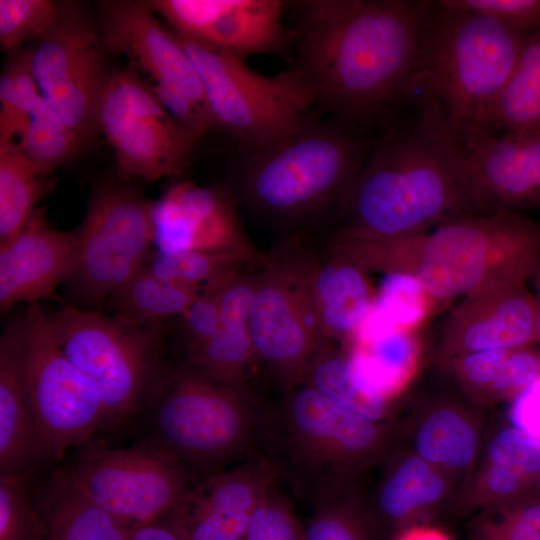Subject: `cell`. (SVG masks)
Segmentation results:
<instances>
[{"label": "cell", "mask_w": 540, "mask_h": 540, "mask_svg": "<svg viewBox=\"0 0 540 540\" xmlns=\"http://www.w3.org/2000/svg\"><path fill=\"white\" fill-rule=\"evenodd\" d=\"M430 2H301L293 66L316 106L367 128L410 103L420 92V41Z\"/></svg>", "instance_id": "6da1fadb"}, {"label": "cell", "mask_w": 540, "mask_h": 540, "mask_svg": "<svg viewBox=\"0 0 540 540\" xmlns=\"http://www.w3.org/2000/svg\"><path fill=\"white\" fill-rule=\"evenodd\" d=\"M382 124L332 213L333 247L389 244L478 210L465 150L432 96L419 92Z\"/></svg>", "instance_id": "7a4b0ae2"}, {"label": "cell", "mask_w": 540, "mask_h": 540, "mask_svg": "<svg viewBox=\"0 0 540 540\" xmlns=\"http://www.w3.org/2000/svg\"><path fill=\"white\" fill-rule=\"evenodd\" d=\"M370 151L366 127L314 115L282 140L246 151L237 196L284 237H302L332 215Z\"/></svg>", "instance_id": "3957f363"}, {"label": "cell", "mask_w": 540, "mask_h": 540, "mask_svg": "<svg viewBox=\"0 0 540 540\" xmlns=\"http://www.w3.org/2000/svg\"><path fill=\"white\" fill-rule=\"evenodd\" d=\"M146 440L196 484L242 458L265 455L273 404L249 382L217 380L184 362L168 368L146 406Z\"/></svg>", "instance_id": "277c9868"}, {"label": "cell", "mask_w": 540, "mask_h": 540, "mask_svg": "<svg viewBox=\"0 0 540 540\" xmlns=\"http://www.w3.org/2000/svg\"><path fill=\"white\" fill-rule=\"evenodd\" d=\"M530 36L484 15L430 2L423 22L418 88L432 96L461 140L488 116Z\"/></svg>", "instance_id": "5b68a950"}, {"label": "cell", "mask_w": 540, "mask_h": 540, "mask_svg": "<svg viewBox=\"0 0 540 540\" xmlns=\"http://www.w3.org/2000/svg\"><path fill=\"white\" fill-rule=\"evenodd\" d=\"M380 422L359 416L306 384L273 404L265 455L280 479L309 501L350 486L386 443Z\"/></svg>", "instance_id": "8992f818"}, {"label": "cell", "mask_w": 540, "mask_h": 540, "mask_svg": "<svg viewBox=\"0 0 540 540\" xmlns=\"http://www.w3.org/2000/svg\"><path fill=\"white\" fill-rule=\"evenodd\" d=\"M317 255L302 237H284L261 260L249 334L259 363L287 393L305 384L330 345L314 294Z\"/></svg>", "instance_id": "52a82bcc"}, {"label": "cell", "mask_w": 540, "mask_h": 540, "mask_svg": "<svg viewBox=\"0 0 540 540\" xmlns=\"http://www.w3.org/2000/svg\"><path fill=\"white\" fill-rule=\"evenodd\" d=\"M48 316L61 350L96 388L110 429L146 408L168 369L160 359L162 324L134 326L71 305Z\"/></svg>", "instance_id": "ba28073f"}, {"label": "cell", "mask_w": 540, "mask_h": 540, "mask_svg": "<svg viewBox=\"0 0 540 540\" xmlns=\"http://www.w3.org/2000/svg\"><path fill=\"white\" fill-rule=\"evenodd\" d=\"M174 36L201 78L221 131L240 141L245 151L282 140L315 115L312 90L294 66L268 76L225 51Z\"/></svg>", "instance_id": "9c48e42d"}, {"label": "cell", "mask_w": 540, "mask_h": 540, "mask_svg": "<svg viewBox=\"0 0 540 540\" xmlns=\"http://www.w3.org/2000/svg\"><path fill=\"white\" fill-rule=\"evenodd\" d=\"M13 328L21 382L38 427L43 460H61L68 450L110 430L96 388L61 350L41 307L30 305Z\"/></svg>", "instance_id": "30bf717a"}, {"label": "cell", "mask_w": 540, "mask_h": 540, "mask_svg": "<svg viewBox=\"0 0 540 540\" xmlns=\"http://www.w3.org/2000/svg\"><path fill=\"white\" fill-rule=\"evenodd\" d=\"M76 455L54 476L133 528L158 521L192 486L181 467L147 441L129 448L90 441Z\"/></svg>", "instance_id": "8fae6325"}, {"label": "cell", "mask_w": 540, "mask_h": 540, "mask_svg": "<svg viewBox=\"0 0 540 540\" xmlns=\"http://www.w3.org/2000/svg\"><path fill=\"white\" fill-rule=\"evenodd\" d=\"M96 125L115 152L119 172L147 181L180 175L198 139L176 122L132 66L107 76Z\"/></svg>", "instance_id": "7c38bea8"}, {"label": "cell", "mask_w": 540, "mask_h": 540, "mask_svg": "<svg viewBox=\"0 0 540 540\" xmlns=\"http://www.w3.org/2000/svg\"><path fill=\"white\" fill-rule=\"evenodd\" d=\"M152 203L112 184L93 194L84 221L75 231L68 279L85 302L112 295L148 261L154 247Z\"/></svg>", "instance_id": "4fadbf2b"}, {"label": "cell", "mask_w": 540, "mask_h": 540, "mask_svg": "<svg viewBox=\"0 0 540 540\" xmlns=\"http://www.w3.org/2000/svg\"><path fill=\"white\" fill-rule=\"evenodd\" d=\"M30 51L41 95L83 142L97 128V106L108 76L96 35L65 12Z\"/></svg>", "instance_id": "5bb4252c"}, {"label": "cell", "mask_w": 540, "mask_h": 540, "mask_svg": "<svg viewBox=\"0 0 540 540\" xmlns=\"http://www.w3.org/2000/svg\"><path fill=\"white\" fill-rule=\"evenodd\" d=\"M280 474L256 455L193 484L159 521L182 540H242L255 509Z\"/></svg>", "instance_id": "9a60e30c"}, {"label": "cell", "mask_w": 540, "mask_h": 540, "mask_svg": "<svg viewBox=\"0 0 540 540\" xmlns=\"http://www.w3.org/2000/svg\"><path fill=\"white\" fill-rule=\"evenodd\" d=\"M151 219L155 251L232 253L252 261L257 257L228 189L176 183L152 203Z\"/></svg>", "instance_id": "2e32d148"}, {"label": "cell", "mask_w": 540, "mask_h": 540, "mask_svg": "<svg viewBox=\"0 0 540 540\" xmlns=\"http://www.w3.org/2000/svg\"><path fill=\"white\" fill-rule=\"evenodd\" d=\"M510 219L462 217L439 224L421 245L411 271L430 299L449 300L478 289L493 263L494 245L509 229Z\"/></svg>", "instance_id": "e0dca14e"}, {"label": "cell", "mask_w": 540, "mask_h": 540, "mask_svg": "<svg viewBox=\"0 0 540 540\" xmlns=\"http://www.w3.org/2000/svg\"><path fill=\"white\" fill-rule=\"evenodd\" d=\"M153 12L149 2H104L102 44L113 53L126 55L132 67L152 82H166L179 88L213 116L195 66L174 34L160 25Z\"/></svg>", "instance_id": "ac0fdd59"}, {"label": "cell", "mask_w": 540, "mask_h": 540, "mask_svg": "<svg viewBox=\"0 0 540 540\" xmlns=\"http://www.w3.org/2000/svg\"><path fill=\"white\" fill-rule=\"evenodd\" d=\"M460 142L478 210L540 201V132L498 136L473 130Z\"/></svg>", "instance_id": "d6986e66"}, {"label": "cell", "mask_w": 540, "mask_h": 540, "mask_svg": "<svg viewBox=\"0 0 540 540\" xmlns=\"http://www.w3.org/2000/svg\"><path fill=\"white\" fill-rule=\"evenodd\" d=\"M76 232L52 228L45 208H36L20 231L0 246V311L19 302L30 305L55 297L58 285L68 281Z\"/></svg>", "instance_id": "ffe728a7"}, {"label": "cell", "mask_w": 540, "mask_h": 540, "mask_svg": "<svg viewBox=\"0 0 540 540\" xmlns=\"http://www.w3.org/2000/svg\"><path fill=\"white\" fill-rule=\"evenodd\" d=\"M42 460L40 435L21 382L11 327L0 341V476L28 479Z\"/></svg>", "instance_id": "44dd1931"}, {"label": "cell", "mask_w": 540, "mask_h": 540, "mask_svg": "<svg viewBox=\"0 0 540 540\" xmlns=\"http://www.w3.org/2000/svg\"><path fill=\"white\" fill-rule=\"evenodd\" d=\"M285 5L280 0H236L200 43L244 61L256 54H282L291 42L282 24Z\"/></svg>", "instance_id": "7402d4cb"}, {"label": "cell", "mask_w": 540, "mask_h": 540, "mask_svg": "<svg viewBox=\"0 0 540 540\" xmlns=\"http://www.w3.org/2000/svg\"><path fill=\"white\" fill-rule=\"evenodd\" d=\"M314 294L328 339L352 337L373 301L357 263L336 251L328 258L317 257Z\"/></svg>", "instance_id": "603a6c76"}, {"label": "cell", "mask_w": 540, "mask_h": 540, "mask_svg": "<svg viewBox=\"0 0 540 540\" xmlns=\"http://www.w3.org/2000/svg\"><path fill=\"white\" fill-rule=\"evenodd\" d=\"M36 505L44 524L45 540H128L133 530L54 475Z\"/></svg>", "instance_id": "cb8c5ba5"}, {"label": "cell", "mask_w": 540, "mask_h": 540, "mask_svg": "<svg viewBox=\"0 0 540 540\" xmlns=\"http://www.w3.org/2000/svg\"><path fill=\"white\" fill-rule=\"evenodd\" d=\"M492 134L540 132V29L532 34L486 123Z\"/></svg>", "instance_id": "d4e9b609"}, {"label": "cell", "mask_w": 540, "mask_h": 540, "mask_svg": "<svg viewBox=\"0 0 540 540\" xmlns=\"http://www.w3.org/2000/svg\"><path fill=\"white\" fill-rule=\"evenodd\" d=\"M203 291L163 280L146 263L117 291L110 295L114 317L134 326L162 324L172 316H182Z\"/></svg>", "instance_id": "484cf974"}, {"label": "cell", "mask_w": 540, "mask_h": 540, "mask_svg": "<svg viewBox=\"0 0 540 540\" xmlns=\"http://www.w3.org/2000/svg\"><path fill=\"white\" fill-rule=\"evenodd\" d=\"M428 299L412 273L390 271L383 276L377 295L353 334V340L364 342L396 330L409 331L425 316Z\"/></svg>", "instance_id": "4316f807"}, {"label": "cell", "mask_w": 540, "mask_h": 540, "mask_svg": "<svg viewBox=\"0 0 540 540\" xmlns=\"http://www.w3.org/2000/svg\"><path fill=\"white\" fill-rule=\"evenodd\" d=\"M417 354V345L411 333L396 330L355 343L350 358L363 379L390 399L412 377Z\"/></svg>", "instance_id": "83f0119b"}, {"label": "cell", "mask_w": 540, "mask_h": 540, "mask_svg": "<svg viewBox=\"0 0 540 540\" xmlns=\"http://www.w3.org/2000/svg\"><path fill=\"white\" fill-rule=\"evenodd\" d=\"M305 384L371 421L380 422L387 415L389 399L363 379L350 356L334 353L330 345L314 364Z\"/></svg>", "instance_id": "f1b7e54d"}, {"label": "cell", "mask_w": 540, "mask_h": 540, "mask_svg": "<svg viewBox=\"0 0 540 540\" xmlns=\"http://www.w3.org/2000/svg\"><path fill=\"white\" fill-rule=\"evenodd\" d=\"M442 478L421 457L401 462L385 479L377 495L379 516L389 524L406 522L444 493Z\"/></svg>", "instance_id": "f546056e"}, {"label": "cell", "mask_w": 540, "mask_h": 540, "mask_svg": "<svg viewBox=\"0 0 540 540\" xmlns=\"http://www.w3.org/2000/svg\"><path fill=\"white\" fill-rule=\"evenodd\" d=\"M48 176L20 154L0 153V246L24 226L48 190Z\"/></svg>", "instance_id": "4dcf8cb0"}, {"label": "cell", "mask_w": 540, "mask_h": 540, "mask_svg": "<svg viewBox=\"0 0 540 540\" xmlns=\"http://www.w3.org/2000/svg\"><path fill=\"white\" fill-rule=\"evenodd\" d=\"M535 319L530 305L520 297L491 304L463 325L460 342L470 352L507 350L525 343L533 333Z\"/></svg>", "instance_id": "1f68e13d"}, {"label": "cell", "mask_w": 540, "mask_h": 540, "mask_svg": "<svg viewBox=\"0 0 540 540\" xmlns=\"http://www.w3.org/2000/svg\"><path fill=\"white\" fill-rule=\"evenodd\" d=\"M31 65V51H18L0 79V153L18 154L32 108L40 95Z\"/></svg>", "instance_id": "d6a6232c"}, {"label": "cell", "mask_w": 540, "mask_h": 540, "mask_svg": "<svg viewBox=\"0 0 540 540\" xmlns=\"http://www.w3.org/2000/svg\"><path fill=\"white\" fill-rule=\"evenodd\" d=\"M186 362L225 382H249L258 364L249 327L221 324L204 344L187 354Z\"/></svg>", "instance_id": "836d02e7"}, {"label": "cell", "mask_w": 540, "mask_h": 540, "mask_svg": "<svg viewBox=\"0 0 540 540\" xmlns=\"http://www.w3.org/2000/svg\"><path fill=\"white\" fill-rule=\"evenodd\" d=\"M81 143L40 94L32 108L18 154L50 175L76 153Z\"/></svg>", "instance_id": "e575fe53"}, {"label": "cell", "mask_w": 540, "mask_h": 540, "mask_svg": "<svg viewBox=\"0 0 540 540\" xmlns=\"http://www.w3.org/2000/svg\"><path fill=\"white\" fill-rule=\"evenodd\" d=\"M477 434L472 425L450 409L429 416L416 436V450L429 463L451 468L468 465L477 449Z\"/></svg>", "instance_id": "d590c367"}, {"label": "cell", "mask_w": 540, "mask_h": 540, "mask_svg": "<svg viewBox=\"0 0 540 540\" xmlns=\"http://www.w3.org/2000/svg\"><path fill=\"white\" fill-rule=\"evenodd\" d=\"M310 504L303 540H372L366 514L352 496L350 486L322 493Z\"/></svg>", "instance_id": "8d00e7d4"}, {"label": "cell", "mask_w": 540, "mask_h": 540, "mask_svg": "<svg viewBox=\"0 0 540 540\" xmlns=\"http://www.w3.org/2000/svg\"><path fill=\"white\" fill-rule=\"evenodd\" d=\"M253 262L232 253L196 250L163 252L155 251L146 266L157 277L203 291L204 287L232 271Z\"/></svg>", "instance_id": "74e56055"}, {"label": "cell", "mask_w": 540, "mask_h": 540, "mask_svg": "<svg viewBox=\"0 0 540 540\" xmlns=\"http://www.w3.org/2000/svg\"><path fill=\"white\" fill-rule=\"evenodd\" d=\"M65 12L49 0H1L0 44L4 50H15L23 42L41 39Z\"/></svg>", "instance_id": "f35d334b"}, {"label": "cell", "mask_w": 540, "mask_h": 540, "mask_svg": "<svg viewBox=\"0 0 540 540\" xmlns=\"http://www.w3.org/2000/svg\"><path fill=\"white\" fill-rule=\"evenodd\" d=\"M27 480L0 476V540H45L44 524L28 493Z\"/></svg>", "instance_id": "ab89813d"}, {"label": "cell", "mask_w": 540, "mask_h": 540, "mask_svg": "<svg viewBox=\"0 0 540 540\" xmlns=\"http://www.w3.org/2000/svg\"><path fill=\"white\" fill-rule=\"evenodd\" d=\"M303 531L293 506L275 483L252 514L242 540H303Z\"/></svg>", "instance_id": "60d3db41"}, {"label": "cell", "mask_w": 540, "mask_h": 540, "mask_svg": "<svg viewBox=\"0 0 540 540\" xmlns=\"http://www.w3.org/2000/svg\"><path fill=\"white\" fill-rule=\"evenodd\" d=\"M236 0H156L149 4L175 29L177 35L201 42L216 20Z\"/></svg>", "instance_id": "b9f144b4"}, {"label": "cell", "mask_w": 540, "mask_h": 540, "mask_svg": "<svg viewBox=\"0 0 540 540\" xmlns=\"http://www.w3.org/2000/svg\"><path fill=\"white\" fill-rule=\"evenodd\" d=\"M440 3L484 15L527 36L540 29V0H440Z\"/></svg>", "instance_id": "7bdbcfd3"}, {"label": "cell", "mask_w": 540, "mask_h": 540, "mask_svg": "<svg viewBox=\"0 0 540 540\" xmlns=\"http://www.w3.org/2000/svg\"><path fill=\"white\" fill-rule=\"evenodd\" d=\"M488 455L492 463L509 467L524 478L540 472V441L516 427L500 431L490 442Z\"/></svg>", "instance_id": "ee69618b"}, {"label": "cell", "mask_w": 540, "mask_h": 540, "mask_svg": "<svg viewBox=\"0 0 540 540\" xmlns=\"http://www.w3.org/2000/svg\"><path fill=\"white\" fill-rule=\"evenodd\" d=\"M473 540H540V503L482 519Z\"/></svg>", "instance_id": "f6af8a7d"}, {"label": "cell", "mask_w": 540, "mask_h": 540, "mask_svg": "<svg viewBox=\"0 0 540 540\" xmlns=\"http://www.w3.org/2000/svg\"><path fill=\"white\" fill-rule=\"evenodd\" d=\"M149 86L176 122L196 137L221 131L216 119L179 88L166 82Z\"/></svg>", "instance_id": "bcb514c9"}, {"label": "cell", "mask_w": 540, "mask_h": 540, "mask_svg": "<svg viewBox=\"0 0 540 540\" xmlns=\"http://www.w3.org/2000/svg\"><path fill=\"white\" fill-rule=\"evenodd\" d=\"M181 317L188 354L209 340L221 326L220 308L213 286H206Z\"/></svg>", "instance_id": "7dc6e473"}, {"label": "cell", "mask_w": 540, "mask_h": 540, "mask_svg": "<svg viewBox=\"0 0 540 540\" xmlns=\"http://www.w3.org/2000/svg\"><path fill=\"white\" fill-rule=\"evenodd\" d=\"M537 370V362L531 354L514 353L507 356L491 387L495 392L502 394L525 389L537 378Z\"/></svg>", "instance_id": "c3c4849f"}, {"label": "cell", "mask_w": 540, "mask_h": 540, "mask_svg": "<svg viewBox=\"0 0 540 540\" xmlns=\"http://www.w3.org/2000/svg\"><path fill=\"white\" fill-rule=\"evenodd\" d=\"M507 356L506 350L500 349L471 352L462 361L463 375L474 385L491 384Z\"/></svg>", "instance_id": "681fc988"}, {"label": "cell", "mask_w": 540, "mask_h": 540, "mask_svg": "<svg viewBox=\"0 0 540 540\" xmlns=\"http://www.w3.org/2000/svg\"><path fill=\"white\" fill-rule=\"evenodd\" d=\"M514 426L540 441V376L522 390L513 409Z\"/></svg>", "instance_id": "f907efd6"}, {"label": "cell", "mask_w": 540, "mask_h": 540, "mask_svg": "<svg viewBox=\"0 0 540 540\" xmlns=\"http://www.w3.org/2000/svg\"><path fill=\"white\" fill-rule=\"evenodd\" d=\"M523 478L509 467L492 463L485 475V485L492 494L506 496L518 489Z\"/></svg>", "instance_id": "816d5d0a"}, {"label": "cell", "mask_w": 540, "mask_h": 540, "mask_svg": "<svg viewBox=\"0 0 540 540\" xmlns=\"http://www.w3.org/2000/svg\"><path fill=\"white\" fill-rule=\"evenodd\" d=\"M128 540H182L160 521L134 527Z\"/></svg>", "instance_id": "f5cc1de1"}, {"label": "cell", "mask_w": 540, "mask_h": 540, "mask_svg": "<svg viewBox=\"0 0 540 540\" xmlns=\"http://www.w3.org/2000/svg\"><path fill=\"white\" fill-rule=\"evenodd\" d=\"M394 540H452L445 532L436 527L414 525L402 529Z\"/></svg>", "instance_id": "db71d44e"}, {"label": "cell", "mask_w": 540, "mask_h": 540, "mask_svg": "<svg viewBox=\"0 0 540 540\" xmlns=\"http://www.w3.org/2000/svg\"><path fill=\"white\" fill-rule=\"evenodd\" d=\"M536 327H537L538 333L540 334V313L536 319Z\"/></svg>", "instance_id": "11a10c76"}]
</instances>
